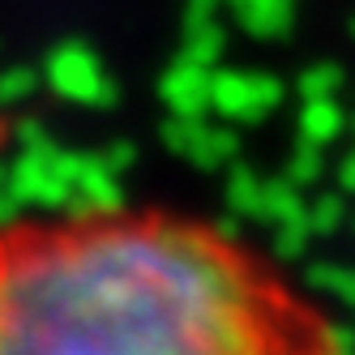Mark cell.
Returning a JSON list of instances; mask_svg holds the SVG:
<instances>
[{
    "label": "cell",
    "mask_w": 355,
    "mask_h": 355,
    "mask_svg": "<svg viewBox=\"0 0 355 355\" xmlns=\"http://www.w3.org/2000/svg\"><path fill=\"white\" fill-rule=\"evenodd\" d=\"M0 355H351L266 244L171 201L0 214Z\"/></svg>",
    "instance_id": "1"
}]
</instances>
